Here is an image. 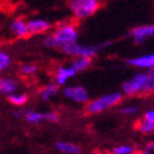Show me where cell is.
<instances>
[{"instance_id": "obj_1", "label": "cell", "mask_w": 154, "mask_h": 154, "mask_svg": "<svg viewBox=\"0 0 154 154\" xmlns=\"http://www.w3.org/2000/svg\"><path fill=\"white\" fill-rule=\"evenodd\" d=\"M50 35L55 49H61L65 45L79 42V28L73 22H63L54 28Z\"/></svg>"}, {"instance_id": "obj_2", "label": "cell", "mask_w": 154, "mask_h": 154, "mask_svg": "<svg viewBox=\"0 0 154 154\" xmlns=\"http://www.w3.org/2000/svg\"><path fill=\"white\" fill-rule=\"evenodd\" d=\"M124 94L121 92H111L100 95L99 98H95L89 100L86 104V112L89 115L100 114L115 105H119L122 102Z\"/></svg>"}, {"instance_id": "obj_3", "label": "cell", "mask_w": 154, "mask_h": 154, "mask_svg": "<svg viewBox=\"0 0 154 154\" xmlns=\"http://www.w3.org/2000/svg\"><path fill=\"white\" fill-rule=\"evenodd\" d=\"M110 43H102V44H92V45H86V44H81L79 42L69 44L63 47L60 50L69 55V56H73V57H88V59H93L94 56H97L99 54V51L103 48L109 47Z\"/></svg>"}, {"instance_id": "obj_4", "label": "cell", "mask_w": 154, "mask_h": 154, "mask_svg": "<svg viewBox=\"0 0 154 154\" xmlns=\"http://www.w3.org/2000/svg\"><path fill=\"white\" fill-rule=\"evenodd\" d=\"M100 8V0H69V9L76 20H86Z\"/></svg>"}, {"instance_id": "obj_5", "label": "cell", "mask_w": 154, "mask_h": 154, "mask_svg": "<svg viewBox=\"0 0 154 154\" xmlns=\"http://www.w3.org/2000/svg\"><path fill=\"white\" fill-rule=\"evenodd\" d=\"M146 83H147V72H137L134 73L130 80L125 81L121 87V93L128 97H133V95H144V89H146Z\"/></svg>"}, {"instance_id": "obj_6", "label": "cell", "mask_w": 154, "mask_h": 154, "mask_svg": "<svg viewBox=\"0 0 154 154\" xmlns=\"http://www.w3.org/2000/svg\"><path fill=\"white\" fill-rule=\"evenodd\" d=\"M63 95L77 104H87L89 102V93L83 86H66L63 89Z\"/></svg>"}, {"instance_id": "obj_7", "label": "cell", "mask_w": 154, "mask_h": 154, "mask_svg": "<svg viewBox=\"0 0 154 154\" xmlns=\"http://www.w3.org/2000/svg\"><path fill=\"white\" fill-rule=\"evenodd\" d=\"M130 37L132 38L133 43L143 44L152 37H154V23L137 26L130 31Z\"/></svg>"}, {"instance_id": "obj_8", "label": "cell", "mask_w": 154, "mask_h": 154, "mask_svg": "<svg viewBox=\"0 0 154 154\" xmlns=\"http://www.w3.org/2000/svg\"><path fill=\"white\" fill-rule=\"evenodd\" d=\"M8 32L12 38H16V39L27 38L29 35V32L27 28V21L22 17L14 18L8 26Z\"/></svg>"}, {"instance_id": "obj_9", "label": "cell", "mask_w": 154, "mask_h": 154, "mask_svg": "<svg viewBox=\"0 0 154 154\" xmlns=\"http://www.w3.org/2000/svg\"><path fill=\"white\" fill-rule=\"evenodd\" d=\"M126 64L131 67L148 71L154 67V53H148V54H143L140 56L128 57V59H126Z\"/></svg>"}, {"instance_id": "obj_10", "label": "cell", "mask_w": 154, "mask_h": 154, "mask_svg": "<svg viewBox=\"0 0 154 154\" xmlns=\"http://www.w3.org/2000/svg\"><path fill=\"white\" fill-rule=\"evenodd\" d=\"M51 27V23L44 18H31L27 21V28L31 34H43L48 32Z\"/></svg>"}, {"instance_id": "obj_11", "label": "cell", "mask_w": 154, "mask_h": 154, "mask_svg": "<svg viewBox=\"0 0 154 154\" xmlns=\"http://www.w3.org/2000/svg\"><path fill=\"white\" fill-rule=\"evenodd\" d=\"M76 76V72L70 66H59L56 69L55 73V83L57 86H65L69 80L73 79Z\"/></svg>"}, {"instance_id": "obj_12", "label": "cell", "mask_w": 154, "mask_h": 154, "mask_svg": "<svg viewBox=\"0 0 154 154\" xmlns=\"http://www.w3.org/2000/svg\"><path fill=\"white\" fill-rule=\"evenodd\" d=\"M59 86H57L55 82H51V83H48L45 85L44 87H42L39 91H38V98L43 102H48L53 97L57 94L59 92Z\"/></svg>"}, {"instance_id": "obj_13", "label": "cell", "mask_w": 154, "mask_h": 154, "mask_svg": "<svg viewBox=\"0 0 154 154\" xmlns=\"http://www.w3.org/2000/svg\"><path fill=\"white\" fill-rule=\"evenodd\" d=\"M18 89V83L11 77H0V93L4 95H10Z\"/></svg>"}, {"instance_id": "obj_14", "label": "cell", "mask_w": 154, "mask_h": 154, "mask_svg": "<svg viewBox=\"0 0 154 154\" xmlns=\"http://www.w3.org/2000/svg\"><path fill=\"white\" fill-rule=\"evenodd\" d=\"M23 119L31 124V125H37L45 121V111H37L32 109H26L23 114Z\"/></svg>"}, {"instance_id": "obj_15", "label": "cell", "mask_w": 154, "mask_h": 154, "mask_svg": "<svg viewBox=\"0 0 154 154\" xmlns=\"http://www.w3.org/2000/svg\"><path fill=\"white\" fill-rule=\"evenodd\" d=\"M55 148L61 154H81V148L72 142L59 141L55 143Z\"/></svg>"}, {"instance_id": "obj_16", "label": "cell", "mask_w": 154, "mask_h": 154, "mask_svg": "<svg viewBox=\"0 0 154 154\" xmlns=\"http://www.w3.org/2000/svg\"><path fill=\"white\" fill-rule=\"evenodd\" d=\"M92 64V59H88V57H75V59L72 60L70 67L76 72H83L86 71Z\"/></svg>"}, {"instance_id": "obj_17", "label": "cell", "mask_w": 154, "mask_h": 154, "mask_svg": "<svg viewBox=\"0 0 154 154\" xmlns=\"http://www.w3.org/2000/svg\"><path fill=\"white\" fill-rule=\"evenodd\" d=\"M8 100H9V103H10L11 105H15V106L21 108V106H23L25 104L28 103L29 97H28L27 93H18V92H15V93L8 95Z\"/></svg>"}, {"instance_id": "obj_18", "label": "cell", "mask_w": 154, "mask_h": 154, "mask_svg": "<svg viewBox=\"0 0 154 154\" xmlns=\"http://www.w3.org/2000/svg\"><path fill=\"white\" fill-rule=\"evenodd\" d=\"M137 131L142 134H150V133H154V122L152 121H146V120H141L137 122V126H136Z\"/></svg>"}, {"instance_id": "obj_19", "label": "cell", "mask_w": 154, "mask_h": 154, "mask_svg": "<svg viewBox=\"0 0 154 154\" xmlns=\"http://www.w3.org/2000/svg\"><path fill=\"white\" fill-rule=\"evenodd\" d=\"M136 149L131 144H119L114 147L110 152V154H134Z\"/></svg>"}, {"instance_id": "obj_20", "label": "cell", "mask_w": 154, "mask_h": 154, "mask_svg": "<svg viewBox=\"0 0 154 154\" xmlns=\"http://www.w3.org/2000/svg\"><path fill=\"white\" fill-rule=\"evenodd\" d=\"M38 72V66L35 64H32V63H27V64H23L21 67H20V73L22 76H33Z\"/></svg>"}, {"instance_id": "obj_21", "label": "cell", "mask_w": 154, "mask_h": 154, "mask_svg": "<svg viewBox=\"0 0 154 154\" xmlns=\"http://www.w3.org/2000/svg\"><path fill=\"white\" fill-rule=\"evenodd\" d=\"M10 65H11V56L6 51L0 50V72L8 70Z\"/></svg>"}, {"instance_id": "obj_22", "label": "cell", "mask_w": 154, "mask_h": 154, "mask_svg": "<svg viewBox=\"0 0 154 154\" xmlns=\"http://www.w3.org/2000/svg\"><path fill=\"white\" fill-rule=\"evenodd\" d=\"M138 111V106L137 105H125L120 109V112L122 115H126V116H130V115H133Z\"/></svg>"}, {"instance_id": "obj_23", "label": "cell", "mask_w": 154, "mask_h": 154, "mask_svg": "<svg viewBox=\"0 0 154 154\" xmlns=\"http://www.w3.org/2000/svg\"><path fill=\"white\" fill-rule=\"evenodd\" d=\"M45 121L55 124L59 121V114L55 111H45Z\"/></svg>"}, {"instance_id": "obj_24", "label": "cell", "mask_w": 154, "mask_h": 154, "mask_svg": "<svg viewBox=\"0 0 154 154\" xmlns=\"http://www.w3.org/2000/svg\"><path fill=\"white\" fill-rule=\"evenodd\" d=\"M143 120L154 122V109H149V110H147V111L144 112V115H143Z\"/></svg>"}, {"instance_id": "obj_25", "label": "cell", "mask_w": 154, "mask_h": 154, "mask_svg": "<svg viewBox=\"0 0 154 154\" xmlns=\"http://www.w3.org/2000/svg\"><path fill=\"white\" fill-rule=\"evenodd\" d=\"M23 114H25V109H18L12 112L15 119H23Z\"/></svg>"}, {"instance_id": "obj_26", "label": "cell", "mask_w": 154, "mask_h": 154, "mask_svg": "<svg viewBox=\"0 0 154 154\" xmlns=\"http://www.w3.org/2000/svg\"><path fill=\"white\" fill-rule=\"evenodd\" d=\"M146 149L153 153V152H154V141H150V142H148V143L146 144Z\"/></svg>"}, {"instance_id": "obj_27", "label": "cell", "mask_w": 154, "mask_h": 154, "mask_svg": "<svg viewBox=\"0 0 154 154\" xmlns=\"http://www.w3.org/2000/svg\"><path fill=\"white\" fill-rule=\"evenodd\" d=\"M134 154H152V152H149L147 149H142V150H138V152H134Z\"/></svg>"}, {"instance_id": "obj_28", "label": "cell", "mask_w": 154, "mask_h": 154, "mask_svg": "<svg viewBox=\"0 0 154 154\" xmlns=\"http://www.w3.org/2000/svg\"><path fill=\"white\" fill-rule=\"evenodd\" d=\"M93 154H108V153H105V152H100V150H97V152H94Z\"/></svg>"}]
</instances>
